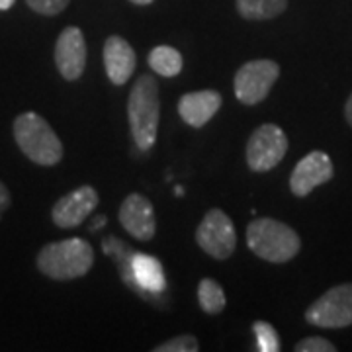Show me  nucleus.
<instances>
[{"label": "nucleus", "mask_w": 352, "mask_h": 352, "mask_svg": "<svg viewBox=\"0 0 352 352\" xmlns=\"http://www.w3.org/2000/svg\"><path fill=\"white\" fill-rule=\"evenodd\" d=\"M127 120L131 138L139 151H151L161 120V100H159V85L151 75H141L129 92L127 98Z\"/></svg>", "instance_id": "nucleus-1"}, {"label": "nucleus", "mask_w": 352, "mask_h": 352, "mask_svg": "<svg viewBox=\"0 0 352 352\" xmlns=\"http://www.w3.org/2000/svg\"><path fill=\"white\" fill-rule=\"evenodd\" d=\"M38 270L43 276L69 282L88 274L94 264V251L85 239H63L45 245L38 252Z\"/></svg>", "instance_id": "nucleus-2"}, {"label": "nucleus", "mask_w": 352, "mask_h": 352, "mask_svg": "<svg viewBox=\"0 0 352 352\" xmlns=\"http://www.w3.org/2000/svg\"><path fill=\"white\" fill-rule=\"evenodd\" d=\"M247 245L266 263H289L302 249L300 235L284 221L274 217L252 219L247 227Z\"/></svg>", "instance_id": "nucleus-3"}, {"label": "nucleus", "mask_w": 352, "mask_h": 352, "mask_svg": "<svg viewBox=\"0 0 352 352\" xmlns=\"http://www.w3.org/2000/svg\"><path fill=\"white\" fill-rule=\"evenodd\" d=\"M14 139L32 163L53 166L63 159V143L45 118L36 112L20 113L14 120Z\"/></svg>", "instance_id": "nucleus-4"}, {"label": "nucleus", "mask_w": 352, "mask_h": 352, "mask_svg": "<svg viewBox=\"0 0 352 352\" xmlns=\"http://www.w3.org/2000/svg\"><path fill=\"white\" fill-rule=\"evenodd\" d=\"M280 78V65L272 59H254L241 65L233 78L235 96L245 106H256L270 94Z\"/></svg>", "instance_id": "nucleus-5"}, {"label": "nucleus", "mask_w": 352, "mask_h": 352, "mask_svg": "<svg viewBox=\"0 0 352 352\" xmlns=\"http://www.w3.org/2000/svg\"><path fill=\"white\" fill-rule=\"evenodd\" d=\"M288 153V138L276 124L258 126L247 143V164L252 173H268L282 163Z\"/></svg>", "instance_id": "nucleus-6"}, {"label": "nucleus", "mask_w": 352, "mask_h": 352, "mask_svg": "<svg viewBox=\"0 0 352 352\" xmlns=\"http://www.w3.org/2000/svg\"><path fill=\"white\" fill-rule=\"evenodd\" d=\"M124 258H116L120 264L122 278L129 288L143 292L147 296L161 294L166 288L163 264L159 258L143 252H131V247L124 245Z\"/></svg>", "instance_id": "nucleus-7"}, {"label": "nucleus", "mask_w": 352, "mask_h": 352, "mask_svg": "<svg viewBox=\"0 0 352 352\" xmlns=\"http://www.w3.org/2000/svg\"><path fill=\"white\" fill-rule=\"evenodd\" d=\"M196 243L215 261L229 258L237 247V231L231 217L223 210H210L196 229Z\"/></svg>", "instance_id": "nucleus-8"}, {"label": "nucleus", "mask_w": 352, "mask_h": 352, "mask_svg": "<svg viewBox=\"0 0 352 352\" xmlns=\"http://www.w3.org/2000/svg\"><path fill=\"white\" fill-rule=\"evenodd\" d=\"M307 323L321 329H344L352 325V284L327 289L305 311Z\"/></svg>", "instance_id": "nucleus-9"}, {"label": "nucleus", "mask_w": 352, "mask_h": 352, "mask_svg": "<svg viewBox=\"0 0 352 352\" xmlns=\"http://www.w3.org/2000/svg\"><path fill=\"white\" fill-rule=\"evenodd\" d=\"M87 39L82 30L69 25L59 34L55 43V65L65 80L80 78L87 69Z\"/></svg>", "instance_id": "nucleus-10"}, {"label": "nucleus", "mask_w": 352, "mask_h": 352, "mask_svg": "<svg viewBox=\"0 0 352 352\" xmlns=\"http://www.w3.org/2000/svg\"><path fill=\"white\" fill-rule=\"evenodd\" d=\"M98 192L92 186H78L73 192L65 194L63 198L55 201L53 210H51V219L53 223L61 229H73L85 223L88 215L92 214L98 206Z\"/></svg>", "instance_id": "nucleus-11"}, {"label": "nucleus", "mask_w": 352, "mask_h": 352, "mask_svg": "<svg viewBox=\"0 0 352 352\" xmlns=\"http://www.w3.org/2000/svg\"><path fill=\"white\" fill-rule=\"evenodd\" d=\"M335 175L333 161L327 153L311 151L303 157L300 163L296 164L294 173L289 176V190L294 196L305 198L311 194L317 186L329 182Z\"/></svg>", "instance_id": "nucleus-12"}, {"label": "nucleus", "mask_w": 352, "mask_h": 352, "mask_svg": "<svg viewBox=\"0 0 352 352\" xmlns=\"http://www.w3.org/2000/svg\"><path fill=\"white\" fill-rule=\"evenodd\" d=\"M118 217L127 233L139 241H151L157 231V217L151 200L138 192L129 194L122 201Z\"/></svg>", "instance_id": "nucleus-13"}, {"label": "nucleus", "mask_w": 352, "mask_h": 352, "mask_svg": "<svg viewBox=\"0 0 352 352\" xmlns=\"http://www.w3.org/2000/svg\"><path fill=\"white\" fill-rule=\"evenodd\" d=\"M138 67V55L122 36H110L104 43V69L116 87L126 85Z\"/></svg>", "instance_id": "nucleus-14"}, {"label": "nucleus", "mask_w": 352, "mask_h": 352, "mask_svg": "<svg viewBox=\"0 0 352 352\" xmlns=\"http://www.w3.org/2000/svg\"><path fill=\"white\" fill-rule=\"evenodd\" d=\"M221 94L217 90H196L186 92L178 100L180 118L192 127L206 126L221 108Z\"/></svg>", "instance_id": "nucleus-15"}, {"label": "nucleus", "mask_w": 352, "mask_h": 352, "mask_svg": "<svg viewBox=\"0 0 352 352\" xmlns=\"http://www.w3.org/2000/svg\"><path fill=\"white\" fill-rule=\"evenodd\" d=\"M147 63H149V67L157 75L173 78V76L180 75L184 59H182V53L175 50V47H170V45H157L149 53Z\"/></svg>", "instance_id": "nucleus-16"}, {"label": "nucleus", "mask_w": 352, "mask_h": 352, "mask_svg": "<svg viewBox=\"0 0 352 352\" xmlns=\"http://www.w3.org/2000/svg\"><path fill=\"white\" fill-rule=\"evenodd\" d=\"M245 20H272L288 8V0H235Z\"/></svg>", "instance_id": "nucleus-17"}, {"label": "nucleus", "mask_w": 352, "mask_h": 352, "mask_svg": "<svg viewBox=\"0 0 352 352\" xmlns=\"http://www.w3.org/2000/svg\"><path fill=\"white\" fill-rule=\"evenodd\" d=\"M198 302L204 314L217 315L226 309V292L214 278H201L198 284Z\"/></svg>", "instance_id": "nucleus-18"}, {"label": "nucleus", "mask_w": 352, "mask_h": 352, "mask_svg": "<svg viewBox=\"0 0 352 352\" xmlns=\"http://www.w3.org/2000/svg\"><path fill=\"white\" fill-rule=\"evenodd\" d=\"M252 333H254V337H256V344H258V351L261 352H278L282 349L276 329L272 327L270 323H266V321H256V323L252 325Z\"/></svg>", "instance_id": "nucleus-19"}, {"label": "nucleus", "mask_w": 352, "mask_h": 352, "mask_svg": "<svg viewBox=\"0 0 352 352\" xmlns=\"http://www.w3.org/2000/svg\"><path fill=\"white\" fill-rule=\"evenodd\" d=\"M200 342L194 335H178L175 339L166 340L161 346H157L155 352H198Z\"/></svg>", "instance_id": "nucleus-20"}, {"label": "nucleus", "mask_w": 352, "mask_h": 352, "mask_svg": "<svg viewBox=\"0 0 352 352\" xmlns=\"http://www.w3.org/2000/svg\"><path fill=\"white\" fill-rule=\"evenodd\" d=\"M71 0H25V4L41 16H57L69 6Z\"/></svg>", "instance_id": "nucleus-21"}, {"label": "nucleus", "mask_w": 352, "mask_h": 352, "mask_svg": "<svg viewBox=\"0 0 352 352\" xmlns=\"http://www.w3.org/2000/svg\"><path fill=\"white\" fill-rule=\"evenodd\" d=\"M296 351L298 352H335L337 346L333 342H329L323 337H309V339L300 340L296 344Z\"/></svg>", "instance_id": "nucleus-22"}, {"label": "nucleus", "mask_w": 352, "mask_h": 352, "mask_svg": "<svg viewBox=\"0 0 352 352\" xmlns=\"http://www.w3.org/2000/svg\"><path fill=\"white\" fill-rule=\"evenodd\" d=\"M12 204V196H10V190L6 188V184L0 180V214L6 212Z\"/></svg>", "instance_id": "nucleus-23"}, {"label": "nucleus", "mask_w": 352, "mask_h": 352, "mask_svg": "<svg viewBox=\"0 0 352 352\" xmlns=\"http://www.w3.org/2000/svg\"><path fill=\"white\" fill-rule=\"evenodd\" d=\"M344 118H346L349 126L352 127V94L349 96V100H346V106H344Z\"/></svg>", "instance_id": "nucleus-24"}, {"label": "nucleus", "mask_w": 352, "mask_h": 352, "mask_svg": "<svg viewBox=\"0 0 352 352\" xmlns=\"http://www.w3.org/2000/svg\"><path fill=\"white\" fill-rule=\"evenodd\" d=\"M104 226H106V215H98L96 221L90 226V231H98V229H102Z\"/></svg>", "instance_id": "nucleus-25"}, {"label": "nucleus", "mask_w": 352, "mask_h": 352, "mask_svg": "<svg viewBox=\"0 0 352 352\" xmlns=\"http://www.w3.org/2000/svg\"><path fill=\"white\" fill-rule=\"evenodd\" d=\"M14 4H16V0H0V10L2 12H6V10H10Z\"/></svg>", "instance_id": "nucleus-26"}, {"label": "nucleus", "mask_w": 352, "mask_h": 352, "mask_svg": "<svg viewBox=\"0 0 352 352\" xmlns=\"http://www.w3.org/2000/svg\"><path fill=\"white\" fill-rule=\"evenodd\" d=\"M131 4H138V6H147V4H151L155 0H129Z\"/></svg>", "instance_id": "nucleus-27"}, {"label": "nucleus", "mask_w": 352, "mask_h": 352, "mask_svg": "<svg viewBox=\"0 0 352 352\" xmlns=\"http://www.w3.org/2000/svg\"><path fill=\"white\" fill-rule=\"evenodd\" d=\"M182 194H184V192H182V188H180V186H176V196H182Z\"/></svg>", "instance_id": "nucleus-28"}]
</instances>
